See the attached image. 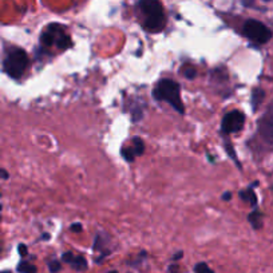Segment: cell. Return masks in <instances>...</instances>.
I'll return each mask as SVG.
<instances>
[{
    "instance_id": "6da1fadb",
    "label": "cell",
    "mask_w": 273,
    "mask_h": 273,
    "mask_svg": "<svg viewBox=\"0 0 273 273\" xmlns=\"http://www.w3.org/2000/svg\"><path fill=\"white\" fill-rule=\"evenodd\" d=\"M138 10L145 28L150 32H160L166 24L164 6L160 0H138Z\"/></svg>"
},
{
    "instance_id": "7a4b0ae2",
    "label": "cell",
    "mask_w": 273,
    "mask_h": 273,
    "mask_svg": "<svg viewBox=\"0 0 273 273\" xmlns=\"http://www.w3.org/2000/svg\"><path fill=\"white\" fill-rule=\"evenodd\" d=\"M153 97L157 101L168 102L169 105L180 114L185 113L183 102L181 99V87L176 81H173V79H161L154 87V90H153Z\"/></svg>"
},
{
    "instance_id": "3957f363",
    "label": "cell",
    "mask_w": 273,
    "mask_h": 273,
    "mask_svg": "<svg viewBox=\"0 0 273 273\" xmlns=\"http://www.w3.org/2000/svg\"><path fill=\"white\" fill-rule=\"evenodd\" d=\"M28 55L22 48H12L7 52L3 62V69L11 78L18 79L24 74L28 67Z\"/></svg>"
},
{
    "instance_id": "277c9868",
    "label": "cell",
    "mask_w": 273,
    "mask_h": 273,
    "mask_svg": "<svg viewBox=\"0 0 273 273\" xmlns=\"http://www.w3.org/2000/svg\"><path fill=\"white\" fill-rule=\"evenodd\" d=\"M40 42L44 46H56L59 50L62 51L73 46V40L66 32V28L56 23L50 24L44 28V31L40 35Z\"/></svg>"
},
{
    "instance_id": "5b68a950",
    "label": "cell",
    "mask_w": 273,
    "mask_h": 273,
    "mask_svg": "<svg viewBox=\"0 0 273 273\" xmlns=\"http://www.w3.org/2000/svg\"><path fill=\"white\" fill-rule=\"evenodd\" d=\"M242 34L252 40L253 43L257 44H265L272 39V31L266 27L265 24L258 22V20L249 19L246 20L244 26H242Z\"/></svg>"
},
{
    "instance_id": "8992f818",
    "label": "cell",
    "mask_w": 273,
    "mask_h": 273,
    "mask_svg": "<svg viewBox=\"0 0 273 273\" xmlns=\"http://www.w3.org/2000/svg\"><path fill=\"white\" fill-rule=\"evenodd\" d=\"M245 125V115L240 110H233L224 115L221 122V130L225 135L241 131Z\"/></svg>"
},
{
    "instance_id": "52a82bcc",
    "label": "cell",
    "mask_w": 273,
    "mask_h": 273,
    "mask_svg": "<svg viewBox=\"0 0 273 273\" xmlns=\"http://www.w3.org/2000/svg\"><path fill=\"white\" fill-rule=\"evenodd\" d=\"M258 133L262 140L273 145V101L268 105L262 117L258 119Z\"/></svg>"
},
{
    "instance_id": "ba28073f",
    "label": "cell",
    "mask_w": 273,
    "mask_h": 273,
    "mask_svg": "<svg viewBox=\"0 0 273 273\" xmlns=\"http://www.w3.org/2000/svg\"><path fill=\"white\" fill-rule=\"evenodd\" d=\"M238 195H240V198H241L242 201L249 203L252 208L257 207V195H256V193H254L252 187H248L245 190H241Z\"/></svg>"
},
{
    "instance_id": "9c48e42d",
    "label": "cell",
    "mask_w": 273,
    "mask_h": 273,
    "mask_svg": "<svg viewBox=\"0 0 273 273\" xmlns=\"http://www.w3.org/2000/svg\"><path fill=\"white\" fill-rule=\"evenodd\" d=\"M264 98H265V91L262 90V89H254L252 91V107H253L254 111L260 107V105L264 101Z\"/></svg>"
},
{
    "instance_id": "30bf717a",
    "label": "cell",
    "mask_w": 273,
    "mask_h": 273,
    "mask_svg": "<svg viewBox=\"0 0 273 273\" xmlns=\"http://www.w3.org/2000/svg\"><path fill=\"white\" fill-rule=\"evenodd\" d=\"M248 220H249L250 225L253 229H260L262 227V213L258 211H253L248 216Z\"/></svg>"
},
{
    "instance_id": "8fae6325",
    "label": "cell",
    "mask_w": 273,
    "mask_h": 273,
    "mask_svg": "<svg viewBox=\"0 0 273 273\" xmlns=\"http://www.w3.org/2000/svg\"><path fill=\"white\" fill-rule=\"evenodd\" d=\"M70 265L74 268L75 270H86L87 269V260L83 256H74V258L71 260Z\"/></svg>"
},
{
    "instance_id": "7c38bea8",
    "label": "cell",
    "mask_w": 273,
    "mask_h": 273,
    "mask_svg": "<svg viewBox=\"0 0 273 273\" xmlns=\"http://www.w3.org/2000/svg\"><path fill=\"white\" fill-rule=\"evenodd\" d=\"M133 150H134V153H135L136 157L142 156V154L145 153V142H144V140H141L140 136H134Z\"/></svg>"
},
{
    "instance_id": "4fadbf2b",
    "label": "cell",
    "mask_w": 273,
    "mask_h": 273,
    "mask_svg": "<svg viewBox=\"0 0 273 273\" xmlns=\"http://www.w3.org/2000/svg\"><path fill=\"white\" fill-rule=\"evenodd\" d=\"M18 272H20V273H36L38 272V269H36L35 265H32V264H30V262L22 261L19 265H18Z\"/></svg>"
},
{
    "instance_id": "5bb4252c",
    "label": "cell",
    "mask_w": 273,
    "mask_h": 273,
    "mask_svg": "<svg viewBox=\"0 0 273 273\" xmlns=\"http://www.w3.org/2000/svg\"><path fill=\"white\" fill-rule=\"evenodd\" d=\"M122 153V157L125 158V161H127V162H133L134 160H135V153H134L133 148H122L121 150Z\"/></svg>"
},
{
    "instance_id": "9a60e30c",
    "label": "cell",
    "mask_w": 273,
    "mask_h": 273,
    "mask_svg": "<svg viewBox=\"0 0 273 273\" xmlns=\"http://www.w3.org/2000/svg\"><path fill=\"white\" fill-rule=\"evenodd\" d=\"M225 149H227V152H228V154H229V156H230V158H232V160H233L234 162L237 164L238 168H240V162H238V160H237V156H236V152H234L233 146H232V144H230L229 141H225Z\"/></svg>"
},
{
    "instance_id": "2e32d148",
    "label": "cell",
    "mask_w": 273,
    "mask_h": 273,
    "mask_svg": "<svg viewBox=\"0 0 273 273\" xmlns=\"http://www.w3.org/2000/svg\"><path fill=\"white\" fill-rule=\"evenodd\" d=\"M194 273H215V272H213L205 262H198V264L194 266Z\"/></svg>"
},
{
    "instance_id": "e0dca14e",
    "label": "cell",
    "mask_w": 273,
    "mask_h": 273,
    "mask_svg": "<svg viewBox=\"0 0 273 273\" xmlns=\"http://www.w3.org/2000/svg\"><path fill=\"white\" fill-rule=\"evenodd\" d=\"M182 74H183V77H185V78H187V79H194L195 75H197V73H195L194 67L187 66V67H185V69H183Z\"/></svg>"
},
{
    "instance_id": "ac0fdd59",
    "label": "cell",
    "mask_w": 273,
    "mask_h": 273,
    "mask_svg": "<svg viewBox=\"0 0 273 273\" xmlns=\"http://www.w3.org/2000/svg\"><path fill=\"white\" fill-rule=\"evenodd\" d=\"M60 268H62V265H60V262L56 261V260H54V261H51L50 264H48V269H50L51 273H58L59 270H60Z\"/></svg>"
},
{
    "instance_id": "d6986e66",
    "label": "cell",
    "mask_w": 273,
    "mask_h": 273,
    "mask_svg": "<svg viewBox=\"0 0 273 273\" xmlns=\"http://www.w3.org/2000/svg\"><path fill=\"white\" fill-rule=\"evenodd\" d=\"M74 256H75V254L73 253V252H66V253H63L62 260H63V261H64V262H67V264H70L71 260H73V258H74Z\"/></svg>"
},
{
    "instance_id": "ffe728a7",
    "label": "cell",
    "mask_w": 273,
    "mask_h": 273,
    "mask_svg": "<svg viewBox=\"0 0 273 273\" xmlns=\"http://www.w3.org/2000/svg\"><path fill=\"white\" fill-rule=\"evenodd\" d=\"M18 250H19V254L22 256V257H26V256L28 254L27 246L24 245V244H20V245L18 246Z\"/></svg>"
},
{
    "instance_id": "44dd1931",
    "label": "cell",
    "mask_w": 273,
    "mask_h": 273,
    "mask_svg": "<svg viewBox=\"0 0 273 273\" xmlns=\"http://www.w3.org/2000/svg\"><path fill=\"white\" fill-rule=\"evenodd\" d=\"M70 229H71V232H74V233H81L83 228H82V225H81V224L77 223V224H73V225L70 227Z\"/></svg>"
},
{
    "instance_id": "7402d4cb",
    "label": "cell",
    "mask_w": 273,
    "mask_h": 273,
    "mask_svg": "<svg viewBox=\"0 0 273 273\" xmlns=\"http://www.w3.org/2000/svg\"><path fill=\"white\" fill-rule=\"evenodd\" d=\"M223 201H230V198H232V193L230 191H227V193H224L223 194Z\"/></svg>"
},
{
    "instance_id": "603a6c76",
    "label": "cell",
    "mask_w": 273,
    "mask_h": 273,
    "mask_svg": "<svg viewBox=\"0 0 273 273\" xmlns=\"http://www.w3.org/2000/svg\"><path fill=\"white\" fill-rule=\"evenodd\" d=\"M178 269H180V266L176 265V264H174V265L169 266V272L170 273H177L178 272Z\"/></svg>"
},
{
    "instance_id": "cb8c5ba5",
    "label": "cell",
    "mask_w": 273,
    "mask_h": 273,
    "mask_svg": "<svg viewBox=\"0 0 273 273\" xmlns=\"http://www.w3.org/2000/svg\"><path fill=\"white\" fill-rule=\"evenodd\" d=\"M8 176H10V174H8V173L6 172L4 169H0V178H3V180H7Z\"/></svg>"
},
{
    "instance_id": "d4e9b609",
    "label": "cell",
    "mask_w": 273,
    "mask_h": 273,
    "mask_svg": "<svg viewBox=\"0 0 273 273\" xmlns=\"http://www.w3.org/2000/svg\"><path fill=\"white\" fill-rule=\"evenodd\" d=\"M182 257V252H178V253H176V256L173 257V260H178V258Z\"/></svg>"
},
{
    "instance_id": "484cf974",
    "label": "cell",
    "mask_w": 273,
    "mask_h": 273,
    "mask_svg": "<svg viewBox=\"0 0 273 273\" xmlns=\"http://www.w3.org/2000/svg\"><path fill=\"white\" fill-rule=\"evenodd\" d=\"M48 238H50V236H48V234H44L43 240H48Z\"/></svg>"
},
{
    "instance_id": "4316f807",
    "label": "cell",
    "mask_w": 273,
    "mask_h": 273,
    "mask_svg": "<svg viewBox=\"0 0 273 273\" xmlns=\"http://www.w3.org/2000/svg\"><path fill=\"white\" fill-rule=\"evenodd\" d=\"M107 273H118V270H110V272H107Z\"/></svg>"
},
{
    "instance_id": "83f0119b",
    "label": "cell",
    "mask_w": 273,
    "mask_h": 273,
    "mask_svg": "<svg viewBox=\"0 0 273 273\" xmlns=\"http://www.w3.org/2000/svg\"><path fill=\"white\" fill-rule=\"evenodd\" d=\"M0 273H11L10 270H4V272H0Z\"/></svg>"
},
{
    "instance_id": "f1b7e54d",
    "label": "cell",
    "mask_w": 273,
    "mask_h": 273,
    "mask_svg": "<svg viewBox=\"0 0 273 273\" xmlns=\"http://www.w3.org/2000/svg\"><path fill=\"white\" fill-rule=\"evenodd\" d=\"M0 220H2V216H0Z\"/></svg>"
}]
</instances>
